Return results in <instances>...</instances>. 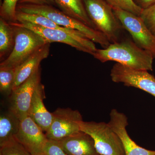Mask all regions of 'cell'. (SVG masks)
<instances>
[{
  "label": "cell",
  "mask_w": 155,
  "mask_h": 155,
  "mask_svg": "<svg viewBox=\"0 0 155 155\" xmlns=\"http://www.w3.org/2000/svg\"><path fill=\"white\" fill-rule=\"evenodd\" d=\"M93 56L101 63L115 61L132 69L147 71H152L154 59L151 53L129 38L111 43L106 48L97 49Z\"/></svg>",
  "instance_id": "1"
},
{
  "label": "cell",
  "mask_w": 155,
  "mask_h": 155,
  "mask_svg": "<svg viewBox=\"0 0 155 155\" xmlns=\"http://www.w3.org/2000/svg\"><path fill=\"white\" fill-rule=\"evenodd\" d=\"M17 11L44 16L60 26L80 31L91 41L99 44L103 48H107L111 44L103 34L68 16L54 6L18 4Z\"/></svg>",
  "instance_id": "2"
},
{
  "label": "cell",
  "mask_w": 155,
  "mask_h": 155,
  "mask_svg": "<svg viewBox=\"0 0 155 155\" xmlns=\"http://www.w3.org/2000/svg\"><path fill=\"white\" fill-rule=\"evenodd\" d=\"M87 14L95 29L103 34L110 43L121 41L123 30L113 8L105 0H83Z\"/></svg>",
  "instance_id": "3"
},
{
  "label": "cell",
  "mask_w": 155,
  "mask_h": 155,
  "mask_svg": "<svg viewBox=\"0 0 155 155\" xmlns=\"http://www.w3.org/2000/svg\"><path fill=\"white\" fill-rule=\"evenodd\" d=\"M10 23L14 28L15 45L8 57L1 62L0 67L15 69L48 43L38 34L29 28L19 26L15 23Z\"/></svg>",
  "instance_id": "4"
},
{
  "label": "cell",
  "mask_w": 155,
  "mask_h": 155,
  "mask_svg": "<svg viewBox=\"0 0 155 155\" xmlns=\"http://www.w3.org/2000/svg\"><path fill=\"white\" fill-rule=\"evenodd\" d=\"M80 130L91 137L97 153L102 155H125L119 136L108 123L104 122H79Z\"/></svg>",
  "instance_id": "5"
},
{
  "label": "cell",
  "mask_w": 155,
  "mask_h": 155,
  "mask_svg": "<svg viewBox=\"0 0 155 155\" xmlns=\"http://www.w3.org/2000/svg\"><path fill=\"white\" fill-rule=\"evenodd\" d=\"M15 23L38 34L49 43L59 42L65 44L78 51L92 55H93L97 49L95 43L82 33H72L60 29L46 28L27 22Z\"/></svg>",
  "instance_id": "6"
},
{
  "label": "cell",
  "mask_w": 155,
  "mask_h": 155,
  "mask_svg": "<svg viewBox=\"0 0 155 155\" xmlns=\"http://www.w3.org/2000/svg\"><path fill=\"white\" fill-rule=\"evenodd\" d=\"M124 30L130 34L136 44L152 54L155 59V36L147 27L141 17L118 8H113Z\"/></svg>",
  "instance_id": "7"
},
{
  "label": "cell",
  "mask_w": 155,
  "mask_h": 155,
  "mask_svg": "<svg viewBox=\"0 0 155 155\" xmlns=\"http://www.w3.org/2000/svg\"><path fill=\"white\" fill-rule=\"evenodd\" d=\"M147 70H137L116 63L111 69L112 81L140 89L155 97V78Z\"/></svg>",
  "instance_id": "8"
},
{
  "label": "cell",
  "mask_w": 155,
  "mask_h": 155,
  "mask_svg": "<svg viewBox=\"0 0 155 155\" xmlns=\"http://www.w3.org/2000/svg\"><path fill=\"white\" fill-rule=\"evenodd\" d=\"M53 115L52 122L46 132L48 139L59 141L80 131L79 122L83 120L78 110L58 108Z\"/></svg>",
  "instance_id": "9"
},
{
  "label": "cell",
  "mask_w": 155,
  "mask_h": 155,
  "mask_svg": "<svg viewBox=\"0 0 155 155\" xmlns=\"http://www.w3.org/2000/svg\"><path fill=\"white\" fill-rule=\"evenodd\" d=\"M41 83V69L38 68L11 95L10 110L20 120L28 116L33 94Z\"/></svg>",
  "instance_id": "10"
},
{
  "label": "cell",
  "mask_w": 155,
  "mask_h": 155,
  "mask_svg": "<svg viewBox=\"0 0 155 155\" xmlns=\"http://www.w3.org/2000/svg\"><path fill=\"white\" fill-rule=\"evenodd\" d=\"M16 140L23 146L30 155L43 154L48 139L43 130L29 116L20 120Z\"/></svg>",
  "instance_id": "11"
},
{
  "label": "cell",
  "mask_w": 155,
  "mask_h": 155,
  "mask_svg": "<svg viewBox=\"0 0 155 155\" xmlns=\"http://www.w3.org/2000/svg\"><path fill=\"white\" fill-rule=\"evenodd\" d=\"M110 115V118L108 124L121 139L125 155H155V151L139 146L130 138L126 130L128 124L125 114L113 109Z\"/></svg>",
  "instance_id": "12"
},
{
  "label": "cell",
  "mask_w": 155,
  "mask_h": 155,
  "mask_svg": "<svg viewBox=\"0 0 155 155\" xmlns=\"http://www.w3.org/2000/svg\"><path fill=\"white\" fill-rule=\"evenodd\" d=\"M57 141L68 155H96L98 153L91 137L81 130Z\"/></svg>",
  "instance_id": "13"
},
{
  "label": "cell",
  "mask_w": 155,
  "mask_h": 155,
  "mask_svg": "<svg viewBox=\"0 0 155 155\" xmlns=\"http://www.w3.org/2000/svg\"><path fill=\"white\" fill-rule=\"evenodd\" d=\"M50 44H46L31 55L21 65L16 68L13 91L28 79L39 68L43 60L48 58L50 53Z\"/></svg>",
  "instance_id": "14"
},
{
  "label": "cell",
  "mask_w": 155,
  "mask_h": 155,
  "mask_svg": "<svg viewBox=\"0 0 155 155\" xmlns=\"http://www.w3.org/2000/svg\"><path fill=\"white\" fill-rule=\"evenodd\" d=\"M44 96V87L40 83L34 94L28 116L44 131L46 132L52 122L53 115L45 107Z\"/></svg>",
  "instance_id": "15"
},
{
  "label": "cell",
  "mask_w": 155,
  "mask_h": 155,
  "mask_svg": "<svg viewBox=\"0 0 155 155\" xmlns=\"http://www.w3.org/2000/svg\"><path fill=\"white\" fill-rule=\"evenodd\" d=\"M61 11L95 29L87 14L83 0H53ZM96 30V29H95Z\"/></svg>",
  "instance_id": "16"
},
{
  "label": "cell",
  "mask_w": 155,
  "mask_h": 155,
  "mask_svg": "<svg viewBox=\"0 0 155 155\" xmlns=\"http://www.w3.org/2000/svg\"><path fill=\"white\" fill-rule=\"evenodd\" d=\"M20 120L9 110L0 116V146L16 140L19 131Z\"/></svg>",
  "instance_id": "17"
},
{
  "label": "cell",
  "mask_w": 155,
  "mask_h": 155,
  "mask_svg": "<svg viewBox=\"0 0 155 155\" xmlns=\"http://www.w3.org/2000/svg\"><path fill=\"white\" fill-rule=\"evenodd\" d=\"M15 32L13 25L0 18V61H5L14 49Z\"/></svg>",
  "instance_id": "18"
},
{
  "label": "cell",
  "mask_w": 155,
  "mask_h": 155,
  "mask_svg": "<svg viewBox=\"0 0 155 155\" xmlns=\"http://www.w3.org/2000/svg\"><path fill=\"white\" fill-rule=\"evenodd\" d=\"M17 22L19 23L27 22L44 28L60 29L72 33H81L78 31L60 26L48 17L39 14H28L17 11Z\"/></svg>",
  "instance_id": "19"
},
{
  "label": "cell",
  "mask_w": 155,
  "mask_h": 155,
  "mask_svg": "<svg viewBox=\"0 0 155 155\" xmlns=\"http://www.w3.org/2000/svg\"><path fill=\"white\" fill-rule=\"evenodd\" d=\"M15 69L0 67V91L5 95H11L15 79Z\"/></svg>",
  "instance_id": "20"
},
{
  "label": "cell",
  "mask_w": 155,
  "mask_h": 155,
  "mask_svg": "<svg viewBox=\"0 0 155 155\" xmlns=\"http://www.w3.org/2000/svg\"><path fill=\"white\" fill-rule=\"evenodd\" d=\"M20 0H3L0 7V18L9 23L17 22V7Z\"/></svg>",
  "instance_id": "21"
},
{
  "label": "cell",
  "mask_w": 155,
  "mask_h": 155,
  "mask_svg": "<svg viewBox=\"0 0 155 155\" xmlns=\"http://www.w3.org/2000/svg\"><path fill=\"white\" fill-rule=\"evenodd\" d=\"M113 8L128 11L140 16L142 9L136 5L133 0H105Z\"/></svg>",
  "instance_id": "22"
},
{
  "label": "cell",
  "mask_w": 155,
  "mask_h": 155,
  "mask_svg": "<svg viewBox=\"0 0 155 155\" xmlns=\"http://www.w3.org/2000/svg\"><path fill=\"white\" fill-rule=\"evenodd\" d=\"M0 155H30L23 146L16 140L0 146Z\"/></svg>",
  "instance_id": "23"
},
{
  "label": "cell",
  "mask_w": 155,
  "mask_h": 155,
  "mask_svg": "<svg viewBox=\"0 0 155 155\" xmlns=\"http://www.w3.org/2000/svg\"><path fill=\"white\" fill-rule=\"evenodd\" d=\"M140 17L155 36V4L147 8L142 9Z\"/></svg>",
  "instance_id": "24"
},
{
  "label": "cell",
  "mask_w": 155,
  "mask_h": 155,
  "mask_svg": "<svg viewBox=\"0 0 155 155\" xmlns=\"http://www.w3.org/2000/svg\"><path fill=\"white\" fill-rule=\"evenodd\" d=\"M43 155H68L58 141L48 139L43 151Z\"/></svg>",
  "instance_id": "25"
},
{
  "label": "cell",
  "mask_w": 155,
  "mask_h": 155,
  "mask_svg": "<svg viewBox=\"0 0 155 155\" xmlns=\"http://www.w3.org/2000/svg\"><path fill=\"white\" fill-rule=\"evenodd\" d=\"M19 4H30L37 5H49L56 6L53 0H20Z\"/></svg>",
  "instance_id": "26"
},
{
  "label": "cell",
  "mask_w": 155,
  "mask_h": 155,
  "mask_svg": "<svg viewBox=\"0 0 155 155\" xmlns=\"http://www.w3.org/2000/svg\"><path fill=\"white\" fill-rule=\"evenodd\" d=\"M136 5L142 9L148 8L155 4V0H133Z\"/></svg>",
  "instance_id": "27"
},
{
  "label": "cell",
  "mask_w": 155,
  "mask_h": 155,
  "mask_svg": "<svg viewBox=\"0 0 155 155\" xmlns=\"http://www.w3.org/2000/svg\"><path fill=\"white\" fill-rule=\"evenodd\" d=\"M3 0H0V5L2 4V2Z\"/></svg>",
  "instance_id": "28"
},
{
  "label": "cell",
  "mask_w": 155,
  "mask_h": 155,
  "mask_svg": "<svg viewBox=\"0 0 155 155\" xmlns=\"http://www.w3.org/2000/svg\"><path fill=\"white\" fill-rule=\"evenodd\" d=\"M43 155V154H38V155Z\"/></svg>",
  "instance_id": "29"
},
{
  "label": "cell",
  "mask_w": 155,
  "mask_h": 155,
  "mask_svg": "<svg viewBox=\"0 0 155 155\" xmlns=\"http://www.w3.org/2000/svg\"><path fill=\"white\" fill-rule=\"evenodd\" d=\"M101 155V154H100L97 153V155Z\"/></svg>",
  "instance_id": "30"
}]
</instances>
